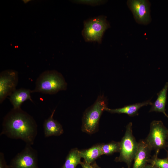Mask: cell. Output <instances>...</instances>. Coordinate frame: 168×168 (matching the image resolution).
<instances>
[{"instance_id": "6da1fadb", "label": "cell", "mask_w": 168, "mask_h": 168, "mask_svg": "<svg viewBox=\"0 0 168 168\" xmlns=\"http://www.w3.org/2000/svg\"><path fill=\"white\" fill-rule=\"evenodd\" d=\"M0 135L20 139L32 145L37 134V125L34 118L21 108L12 109L4 118Z\"/></svg>"}, {"instance_id": "7a4b0ae2", "label": "cell", "mask_w": 168, "mask_h": 168, "mask_svg": "<svg viewBox=\"0 0 168 168\" xmlns=\"http://www.w3.org/2000/svg\"><path fill=\"white\" fill-rule=\"evenodd\" d=\"M67 84L61 73L55 70H47L42 73L37 78L35 89L32 93L54 94L65 90Z\"/></svg>"}, {"instance_id": "3957f363", "label": "cell", "mask_w": 168, "mask_h": 168, "mask_svg": "<svg viewBox=\"0 0 168 168\" xmlns=\"http://www.w3.org/2000/svg\"><path fill=\"white\" fill-rule=\"evenodd\" d=\"M107 107V101L103 95L98 97L94 104L87 109L82 118V130L88 134H92L97 129L99 120L103 112Z\"/></svg>"}, {"instance_id": "277c9868", "label": "cell", "mask_w": 168, "mask_h": 168, "mask_svg": "<svg viewBox=\"0 0 168 168\" xmlns=\"http://www.w3.org/2000/svg\"><path fill=\"white\" fill-rule=\"evenodd\" d=\"M132 125L130 122L127 125L124 135L120 142L119 155L115 160L116 162L125 163L128 168H131L138 146L133 135Z\"/></svg>"}, {"instance_id": "5b68a950", "label": "cell", "mask_w": 168, "mask_h": 168, "mask_svg": "<svg viewBox=\"0 0 168 168\" xmlns=\"http://www.w3.org/2000/svg\"><path fill=\"white\" fill-rule=\"evenodd\" d=\"M82 35L86 42H102L105 32L110 27L106 17L100 15L85 20Z\"/></svg>"}, {"instance_id": "8992f818", "label": "cell", "mask_w": 168, "mask_h": 168, "mask_svg": "<svg viewBox=\"0 0 168 168\" xmlns=\"http://www.w3.org/2000/svg\"><path fill=\"white\" fill-rule=\"evenodd\" d=\"M167 135L168 131L162 122L154 120L150 124L149 134L145 139L152 150L158 153L159 150L165 146Z\"/></svg>"}, {"instance_id": "52a82bcc", "label": "cell", "mask_w": 168, "mask_h": 168, "mask_svg": "<svg viewBox=\"0 0 168 168\" xmlns=\"http://www.w3.org/2000/svg\"><path fill=\"white\" fill-rule=\"evenodd\" d=\"M37 153L31 145L26 144L24 148L12 159L9 168H39Z\"/></svg>"}, {"instance_id": "ba28073f", "label": "cell", "mask_w": 168, "mask_h": 168, "mask_svg": "<svg viewBox=\"0 0 168 168\" xmlns=\"http://www.w3.org/2000/svg\"><path fill=\"white\" fill-rule=\"evenodd\" d=\"M17 71L8 69L2 71L0 74V103L10 96L16 90L18 81Z\"/></svg>"}, {"instance_id": "9c48e42d", "label": "cell", "mask_w": 168, "mask_h": 168, "mask_svg": "<svg viewBox=\"0 0 168 168\" xmlns=\"http://www.w3.org/2000/svg\"><path fill=\"white\" fill-rule=\"evenodd\" d=\"M133 160L132 168H144L148 164L152 150L145 139L140 140Z\"/></svg>"}, {"instance_id": "30bf717a", "label": "cell", "mask_w": 168, "mask_h": 168, "mask_svg": "<svg viewBox=\"0 0 168 168\" xmlns=\"http://www.w3.org/2000/svg\"><path fill=\"white\" fill-rule=\"evenodd\" d=\"M129 6L134 16L139 22L146 23L149 19V8L145 0H131Z\"/></svg>"}, {"instance_id": "8fae6325", "label": "cell", "mask_w": 168, "mask_h": 168, "mask_svg": "<svg viewBox=\"0 0 168 168\" xmlns=\"http://www.w3.org/2000/svg\"><path fill=\"white\" fill-rule=\"evenodd\" d=\"M55 111V110H54L50 116L44 122L43 128L45 137L52 136H59L63 133V128L61 124L53 118Z\"/></svg>"}, {"instance_id": "7c38bea8", "label": "cell", "mask_w": 168, "mask_h": 168, "mask_svg": "<svg viewBox=\"0 0 168 168\" xmlns=\"http://www.w3.org/2000/svg\"><path fill=\"white\" fill-rule=\"evenodd\" d=\"M31 91L29 89L21 88L16 89L9 96V99L15 109L21 108L22 104L25 101L29 100L33 102L30 94Z\"/></svg>"}, {"instance_id": "4fadbf2b", "label": "cell", "mask_w": 168, "mask_h": 168, "mask_svg": "<svg viewBox=\"0 0 168 168\" xmlns=\"http://www.w3.org/2000/svg\"><path fill=\"white\" fill-rule=\"evenodd\" d=\"M152 103L150 100L133 104L125 106L124 107L115 109L106 108L105 111L112 113L125 114L130 116H133L138 114L139 109L144 106L152 105Z\"/></svg>"}, {"instance_id": "5bb4252c", "label": "cell", "mask_w": 168, "mask_h": 168, "mask_svg": "<svg viewBox=\"0 0 168 168\" xmlns=\"http://www.w3.org/2000/svg\"><path fill=\"white\" fill-rule=\"evenodd\" d=\"M168 89V82H166L162 89L157 93V97L156 101L152 103L149 112H161L167 116L165 112V107Z\"/></svg>"}, {"instance_id": "9a60e30c", "label": "cell", "mask_w": 168, "mask_h": 168, "mask_svg": "<svg viewBox=\"0 0 168 168\" xmlns=\"http://www.w3.org/2000/svg\"><path fill=\"white\" fill-rule=\"evenodd\" d=\"M81 158L84 160V162L91 164L97 158L102 155L101 144H97L87 149L79 150Z\"/></svg>"}, {"instance_id": "2e32d148", "label": "cell", "mask_w": 168, "mask_h": 168, "mask_svg": "<svg viewBox=\"0 0 168 168\" xmlns=\"http://www.w3.org/2000/svg\"><path fill=\"white\" fill-rule=\"evenodd\" d=\"M79 150L77 148L71 149L66 157L65 162L61 168H76L82 163Z\"/></svg>"}, {"instance_id": "e0dca14e", "label": "cell", "mask_w": 168, "mask_h": 168, "mask_svg": "<svg viewBox=\"0 0 168 168\" xmlns=\"http://www.w3.org/2000/svg\"><path fill=\"white\" fill-rule=\"evenodd\" d=\"M120 149V142L112 141L108 143L101 144L102 155H110L119 152Z\"/></svg>"}, {"instance_id": "ac0fdd59", "label": "cell", "mask_w": 168, "mask_h": 168, "mask_svg": "<svg viewBox=\"0 0 168 168\" xmlns=\"http://www.w3.org/2000/svg\"><path fill=\"white\" fill-rule=\"evenodd\" d=\"M158 153H155L150 158L148 164H150L158 168H168V159H160L157 157Z\"/></svg>"}, {"instance_id": "d6986e66", "label": "cell", "mask_w": 168, "mask_h": 168, "mask_svg": "<svg viewBox=\"0 0 168 168\" xmlns=\"http://www.w3.org/2000/svg\"><path fill=\"white\" fill-rule=\"evenodd\" d=\"M73 2L78 4H86L92 6L101 5L105 1L102 0H74Z\"/></svg>"}, {"instance_id": "ffe728a7", "label": "cell", "mask_w": 168, "mask_h": 168, "mask_svg": "<svg viewBox=\"0 0 168 168\" xmlns=\"http://www.w3.org/2000/svg\"><path fill=\"white\" fill-rule=\"evenodd\" d=\"M0 168H9L5 161L4 154L2 152H0Z\"/></svg>"}, {"instance_id": "44dd1931", "label": "cell", "mask_w": 168, "mask_h": 168, "mask_svg": "<svg viewBox=\"0 0 168 168\" xmlns=\"http://www.w3.org/2000/svg\"><path fill=\"white\" fill-rule=\"evenodd\" d=\"M80 164L82 168H92V166L91 165L86 163L85 162H82Z\"/></svg>"}, {"instance_id": "7402d4cb", "label": "cell", "mask_w": 168, "mask_h": 168, "mask_svg": "<svg viewBox=\"0 0 168 168\" xmlns=\"http://www.w3.org/2000/svg\"><path fill=\"white\" fill-rule=\"evenodd\" d=\"M144 168H158L150 164H148Z\"/></svg>"}, {"instance_id": "603a6c76", "label": "cell", "mask_w": 168, "mask_h": 168, "mask_svg": "<svg viewBox=\"0 0 168 168\" xmlns=\"http://www.w3.org/2000/svg\"><path fill=\"white\" fill-rule=\"evenodd\" d=\"M92 166H93L95 168H101L96 163H95L93 164ZM122 168H124V167H122Z\"/></svg>"}, {"instance_id": "cb8c5ba5", "label": "cell", "mask_w": 168, "mask_h": 168, "mask_svg": "<svg viewBox=\"0 0 168 168\" xmlns=\"http://www.w3.org/2000/svg\"><path fill=\"white\" fill-rule=\"evenodd\" d=\"M92 166V168H95L93 166Z\"/></svg>"}, {"instance_id": "d4e9b609", "label": "cell", "mask_w": 168, "mask_h": 168, "mask_svg": "<svg viewBox=\"0 0 168 168\" xmlns=\"http://www.w3.org/2000/svg\"><path fill=\"white\" fill-rule=\"evenodd\" d=\"M167 117H168V115H167Z\"/></svg>"}]
</instances>
